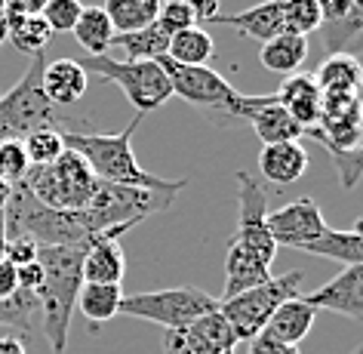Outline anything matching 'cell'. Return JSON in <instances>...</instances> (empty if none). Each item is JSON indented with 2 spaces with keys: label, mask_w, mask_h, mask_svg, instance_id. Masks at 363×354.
<instances>
[{
  "label": "cell",
  "mask_w": 363,
  "mask_h": 354,
  "mask_svg": "<svg viewBox=\"0 0 363 354\" xmlns=\"http://www.w3.org/2000/svg\"><path fill=\"white\" fill-rule=\"evenodd\" d=\"M188 333H191V339L201 345L206 354H234V345H238V336L228 326V321L222 317V311L216 308V311L197 317L194 323L185 326Z\"/></svg>",
  "instance_id": "f1b7e54d"
},
{
  "label": "cell",
  "mask_w": 363,
  "mask_h": 354,
  "mask_svg": "<svg viewBox=\"0 0 363 354\" xmlns=\"http://www.w3.org/2000/svg\"><path fill=\"white\" fill-rule=\"evenodd\" d=\"M311 77L317 80L323 99L363 96V65L357 56H326Z\"/></svg>",
  "instance_id": "ffe728a7"
},
{
  "label": "cell",
  "mask_w": 363,
  "mask_h": 354,
  "mask_svg": "<svg viewBox=\"0 0 363 354\" xmlns=\"http://www.w3.org/2000/svg\"><path fill=\"white\" fill-rule=\"evenodd\" d=\"M314 317H317V308H311L302 296H298V299H289V302L280 305L277 311L271 314V321L265 323L262 333L271 336V339H277V342H284V345H298L308 333H311Z\"/></svg>",
  "instance_id": "44dd1931"
},
{
  "label": "cell",
  "mask_w": 363,
  "mask_h": 354,
  "mask_svg": "<svg viewBox=\"0 0 363 354\" xmlns=\"http://www.w3.org/2000/svg\"><path fill=\"white\" fill-rule=\"evenodd\" d=\"M330 225L323 222V213L311 197H298V201H289L286 206L268 213V231L274 238L277 250H305L308 243L320 240Z\"/></svg>",
  "instance_id": "7c38bea8"
},
{
  "label": "cell",
  "mask_w": 363,
  "mask_h": 354,
  "mask_svg": "<svg viewBox=\"0 0 363 354\" xmlns=\"http://www.w3.org/2000/svg\"><path fill=\"white\" fill-rule=\"evenodd\" d=\"M102 10L108 13L117 34H130L157 22L160 0H105Z\"/></svg>",
  "instance_id": "83f0119b"
},
{
  "label": "cell",
  "mask_w": 363,
  "mask_h": 354,
  "mask_svg": "<svg viewBox=\"0 0 363 354\" xmlns=\"http://www.w3.org/2000/svg\"><path fill=\"white\" fill-rule=\"evenodd\" d=\"M335 172H339V182L342 188H354L363 179V135H360V145L351 151H342V154H330Z\"/></svg>",
  "instance_id": "74e56055"
},
{
  "label": "cell",
  "mask_w": 363,
  "mask_h": 354,
  "mask_svg": "<svg viewBox=\"0 0 363 354\" xmlns=\"http://www.w3.org/2000/svg\"><path fill=\"white\" fill-rule=\"evenodd\" d=\"M38 262L43 268V284L38 287V302L52 354H65L71 317L77 308V293L84 287V250L77 247H40Z\"/></svg>",
  "instance_id": "3957f363"
},
{
  "label": "cell",
  "mask_w": 363,
  "mask_h": 354,
  "mask_svg": "<svg viewBox=\"0 0 363 354\" xmlns=\"http://www.w3.org/2000/svg\"><path fill=\"white\" fill-rule=\"evenodd\" d=\"M280 10H284V31L308 38V34L320 31L323 13L317 0H280Z\"/></svg>",
  "instance_id": "d6a6232c"
},
{
  "label": "cell",
  "mask_w": 363,
  "mask_h": 354,
  "mask_svg": "<svg viewBox=\"0 0 363 354\" xmlns=\"http://www.w3.org/2000/svg\"><path fill=\"white\" fill-rule=\"evenodd\" d=\"M43 65L47 56H31L28 71L10 93L0 96V142H22L40 130H62V114L43 93Z\"/></svg>",
  "instance_id": "5b68a950"
},
{
  "label": "cell",
  "mask_w": 363,
  "mask_h": 354,
  "mask_svg": "<svg viewBox=\"0 0 363 354\" xmlns=\"http://www.w3.org/2000/svg\"><path fill=\"white\" fill-rule=\"evenodd\" d=\"M274 99L284 111L293 114V121L302 126V130H311V126L320 123L323 93L311 74H289L284 84H280Z\"/></svg>",
  "instance_id": "9a60e30c"
},
{
  "label": "cell",
  "mask_w": 363,
  "mask_h": 354,
  "mask_svg": "<svg viewBox=\"0 0 363 354\" xmlns=\"http://www.w3.org/2000/svg\"><path fill=\"white\" fill-rule=\"evenodd\" d=\"M31 163H28V154H25L22 142H0V179L10 185H19L25 176H28Z\"/></svg>",
  "instance_id": "e575fe53"
},
{
  "label": "cell",
  "mask_w": 363,
  "mask_h": 354,
  "mask_svg": "<svg viewBox=\"0 0 363 354\" xmlns=\"http://www.w3.org/2000/svg\"><path fill=\"white\" fill-rule=\"evenodd\" d=\"M121 299H123L121 284H84L77 293V311L93 326H99V323L117 317Z\"/></svg>",
  "instance_id": "4316f807"
},
{
  "label": "cell",
  "mask_w": 363,
  "mask_h": 354,
  "mask_svg": "<svg viewBox=\"0 0 363 354\" xmlns=\"http://www.w3.org/2000/svg\"><path fill=\"white\" fill-rule=\"evenodd\" d=\"M123 231H105L84 250V284H121L126 275Z\"/></svg>",
  "instance_id": "5bb4252c"
},
{
  "label": "cell",
  "mask_w": 363,
  "mask_h": 354,
  "mask_svg": "<svg viewBox=\"0 0 363 354\" xmlns=\"http://www.w3.org/2000/svg\"><path fill=\"white\" fill-rule=\"evenodd\" d=\"M0 354H28L19 336H0Z\"/></svg>",
  "instance_id": "f6af8a7d"
},
{
  "label": "cell",
  "mask_w": 363,
  "mask_h": 354,
  "mask_svg": "<svg viewBox=\"0 0 363 354\" xmlns=\"http://www.w3.org/2000/svg\"><path fill=\"white\" fill-rule=\"evenodd\" d=\"M10 194H13V185L0 179V210H4V206H6V201H10Z\"/></svg>",
  "instance_id": "7dc6e473"
},
{
  "label": "cell",
  "mask_w": 363,
  "mask_h": 354,
  "mask_svg": "<svg viewBox=\"0 0 363 354\" xmlns=\"http://www.w3.org/2000/svg\"><path fill=\"white\" fill-rule=\"evenodd\" d=\"M157 25L169 34H179L185 28H194V10L188 6V0H160V13H157Z\"/></svg>",
  "instance_id": "8d00e7d4"
},
{
  "label": "cell",
  "mask_w": 363,
  "mask_h": 354,
  "mask_svg": "<svg viewBox=\"0 0 363 354\" xmlns=\"http://www.w3.org/2000/svg\"><path fill=\"white\" fill-rule=\"evenodd\" d=\"M219 308V299L197 287H169L151 289V293H133L121 299V311L126 317H142V321L160 323L163 330H185L197 317L210 314Z\"/></svg>",
  "instance_id": "30bf717a"
},
{
  "label": "cell",
  "mask_w": 363,
  "mask_h": 354,
  "mask_svg": "<svg viewBox=\"0 0 363 354\" xmlns=\"http://www.w3.org/2000/svg\"><path fill=\"white\" fill-rule=\"evenodd\" d=\"M354 6H357V10L363 13V0H354Z\"/></svg>",
  "instance_id": "681fc988"
},
{
  "label": "cell",
  "mask_w": 363,
  "mask_h": 354,
  "mask_svg": "<svg viewBox=\"0 0 363 354\" xmlns=\"http://www.w3.org/2000/svg\"><path fill=\"white\" fill-rule=\"evenodd\" d=\"M22 185L40 204L52 206V210L80 213L93 197L99 179L93 176V170L86 167V160L77 151L65 148L59 160L47 163V167H31L28 176L22 179Z\"/></svg>",
  "instance_id": "52a82bcc"
},
{
  "label": "cell",
  "mask_w": 363,
  "mask_h": 354,
  "mask_svg": "<svg viewBox=\"0 0 363 354\" xmlns=\"http://www.w3.org/2000/svg\"><path fill=\"white\" fill-rule=\"evenodd\" d=\"M308 170V151L302 142H280V145H262L259 151V172L262 179L277 188H286L298 182Z\"/></svg>",
  "instance_id": "2e32d148"
},
{
  "label": "cell",
  "mask_w": 363,
  "mask_h": 354,
  "mask_svg": "<svg viewBox=\"0 0 363 354\" xmlns=\"http://www.w3.org/2000/svg\"><path fill=\"white\" fill-rule=\"evenodd\" d=\"M259 59H262V65L268 71H274V74H298V68H302L308 59V38L280 31L277 38L262 43Z\"/></svg>",
  "instance_id": "7402d4cb"
},
{
  "label": "cell",
  "mask_w": 363,
  "mask_h": 354,
  "mask_svg": "<svg viewBox=\"0 0 363 354\" xmlns=\"http://www.w3.org/2000/svg\"><path fill=\"white\" fill-rule=\"evenodd\" d=\"M354 354H363V345H360V348H357V351H354Z\"/></svg>",
  "instance_id": "f907efd6"
},
{
  "label": "cell",
  "mask_w": 363,
  "mask_h": 354,
  "mask_svg": "<svg viewBox=\"0 0 363 354\" xmlns=\"http://www.w3.org/2000/svg\"><path fill=\"white\" fill-rule=\"evenodd\" d=\"M6 238H31L38 247H77L86 250L93 234L80 213H62L40 204L22 182L13 185V194L4 206Z\"/></svg>",
  "instance_id": "277c9868"
},
{
  "label": "cell",
  "mask_w": 363,
  "mask_h": 354,
  "mask_svg": "<svg viewBox=\"0 0 363 354\" xmlns=\"http://www.w3.org/2000/svg\"><path fill=\"white\" fill-rule=\"evenodd\" d=\"M216 56V43H213V34L194 25V28H185L179 34L169 38V50H167V59L176 62V65H188V68H201L206 65Z\"/></svg>",
  "instance_id": "484cf974"
},
{
  "label": "cell",
  "mask_w": 363,
  "mask_h": 354,
  "mask_svg": "<svg viewBox=\"0 0 363 354\" xmlns=\"http://www.w3.org/2000/svg\"><path fill=\"white\" fill-rule=\"evenodd\" d=\"M271 277H274L271 275V265H265L256 253H250L238 240L228 243V256H225V296L222 299L247 293V289L265 284Z\"/></svg>",
  "instance_id": "d6986e66"
},
{
  "label": "cell",
  "mask_w": 363,
  "mask_h": 354,
  "mask_svg": "<svg viewBox=\"0 0 363 354\" xmlns=\"http://www.w3.org/2000/svg\"><path fill=\"white\" fill-rule=\"evenodd\" d=\"M238 243H243L250 253L271 265L277 256V243L268 231V197H265V188H262L250 172L238 170Z\"/></svg>",
  "instance_id": "8fae6325"
},
{
  "label": "cell",
  "mask_w": 363,
  "mask_h": 354,
  "mask_svg": "<svg viewBox=\"0 0 363 354\" xmlns=\"http://www.w3.org/2000/svg\"><path fill=\"white\" fill-rule=\"evenodd\" d=\"M6 40H13V47L25 52V56H40V52L50 47L52 31H50V25L43 22V16H13Z\"/></svg>",
  "instance_id": "1f68e13d"
},
{
  "label": "cell",
  "mask_w": 363,
  "mask_h": 354,
  "mask_svg": "<svg viewBox=\"0 0 363 354\" xmlns=\"http://www.w3.org/2000/svg\"><path fill=\"white\" fill-rule=\"evenodd\" d=\"M16 284H19V289H31V293H38V287L43 284L40 262H28V265L16 268Z\"/></svg>",
  "instance_id": "b9f144b4"
},
{
  "label": "cell",
  "mask_w": 363,
  "mask_h": 354,
  "mask_svg": "<svg viewBox=\"0 0 363 354\" xmlns=\"http://www.w3.org/2000/svg\"><path fill=\"white\" fill-rule=\"evenodd\" d=\"M6 31H10V19H6L4 4H0V47H4V43H6Z\"/></svg>",
  "instance_id": "bcb514c9"
},
{
  "label": "cell",
  "mask_w": 363,
  "mask_h": 354,
  "mask_svg": "<svg viewBox=\"0 0 363 354\" xmlns=\"http://www.w3.org/2000/svg\"><path fill=\"white\" fill-rule=\"evenodd\" d=\"M22 148L28 154L31 167H47V163L59 160L65 151V130H40L22 139Z\"/></svg>",
  "instance_id": "836d02e7"
},
{
  "label": "cell",
  "mask_w": 363,
  "mask_h": 354,
  "mask_svg": "<svg viewBox=\"0 0 363 354\" xmlns=\"http://www.w3.org/2000/svg\"><path fill=\"white\" fill-rule=\"evenodd\" d=\"M160 68L167 71L172 96H182L188 105L201 108L213 123L219 126H231V123H252L262 108H268L271 102H277L274 93L265 96H243L238 93L219 71H213L210 65L201 68H188V65H176L167 56L157 59Z\"/></svg>",
  "instance_id": "7a4b0ae2"
},
{
  "label": "cell",
  "mask_w": 363,
  "mask_h": 354,
  "mask_svg": "<svg viewBox=\"0 0 363 354\" xmlns=\"http://www.w3.org/2000/svg\"><path fill=\"white\" fill-rule=\"evenodd\" d=\"M89 74L80 68L77 59H52L43 65V93L56 108L77 105L86 96Z\"/></svg>",
  "instance_id": "e0dca14e"
},
{
  "label": "cell",
  "mask_w": 363,
  "mask_h": 354,
  "mask_svg": "<svg viewBox=\"0 0 363 354\" xmlns=\"http://www.w3.org/2000/svg\"><path fill=\"white\" fill-rule=\"evenodd\" d=\"M114 47H121L126 52V59H133V62H157V59L167 56V50H169V34L154 22L148 28L117 34Z\"/></svg>",
  "instance_id": "f546056e"
},
{
  "label": "cell",
  "mask_w": 363,
  "mask_h": 354,
  "mask_svg": "<svg viewBox=\"0 0 363 354\" xmlns=\"http://www.w3.org/2000/svg\"><path fill=\"white\" fill-rule=\"evenodd\" d=\"M0 4H4L6 19H13V16H40L50 0H0Z\"/></svg>",
  "instance_id": "60d3db41"
},
{
  "label": "cell",
  "mask_w": 363,
  "mask_h": 354,
  "mask_svg": "<svg viewBox=\"0 0 363 354\" xmlns=\"http://www.w3.org/2000/svg\"><path fill=\"white\" fill-rule=\"evenodd\" d=\"M80 13H84L80 0H50L40 16H43V22L50 25L52 34H65V31H74Z\"/></svg>",
  "instance_id": "d590c367"
},
{
  "label": "cell",
  "mask_w": 363,
  "mask_h": 354,
  "mask_svg": "<svg viewBox=\"0 0 363 354\" xmlns=\"http://www.w3.org/2000/svg\"><path fill=\"white\" fill-rule=\"evenodd\" d=\"M188 6L194 10L197 25L201 22H213L219 16V0H188Z\"/></svg>",
  "instance_id": "7bdbcfd3"
},
{
  "label": "cell",
  "mask_w": 363,
  "mask_h": 354,
  "mask_svg": "<svg viewBox=\"0 0 363 354\" xmlns=\"http://www.w3.org/2000/svg\"><path fill=\"white\" fill-rule=\"evenodd\" d=\"M250 354H302V351H298V345H284L265 333H259L256 339H250Z\"/></svg>",
  "instance_id": "ab89813d"
},
{
  "label": "cell",
  "mask_w": 363,
  "mask_h": 354,
  "mask_svg": "<svg viewBox=\"0 0 363 354\" xmlns=\"http://www.w3.org/2000/svg\"><path fill=\"white\" fill-rule=\"evenodd\" d=\"M16 289H19V284H16V268L4 259V262H0V299L13 296Z\"/></svg>",
  "instance_id": "ee69618b"
},
{
  "label": "cell",
  "mask_w": 363,
  "mask_h": 354,
  "mask_svg": "<svg viewBox=\"0 0 363 354\" xmlns=\"http://www.w3.org/2000/svg\"><path fill=\"white\" fill-rule=\"evenodd\" d=\"M210 25H225V28L240 31L243 38L265 43L284 31V10H280V0H265V4H256L243 13H231V16L219 13Z\"/></svg>",
  "instance_id": "ac0fdd59"
},
{
  "label": "cell",
  "mask_w": 363,
  "mask_h": 354,
  "mask_svg": "<svg viewBox=\"0 0 363 354\" xmlns=\"http://www.w3.org/2000/svg\"><path fill=\"white\" fill-rule=\"evenodd\" d=\"M305 302L317 311H333L363 323V265H345L330 284L308 293Z\"/></svg>",
  "instance_id": "4fadbf2b"
},
{
  "label": "cell",
  "mask_w": 363,
  "mask_h": 354,
  "mask_svg": "<svg viewBox=\"0 0 363 354\" xmlns=\"http://www.w3.org/2000/svg\"><path fill=\"white\" fill-rule=\"evenodd\" d=\"M0 238H6V219H4V210H0Z\"/></svg>",
  "instance_id": "c3c4849f"
},
{
  "label": "cell",
  "mask_w": 363,
  "mask_h": 354,
  "mask_svg": "<svg viewBox=\"0 0 363 354\" xmlns=\"http://www.w3.org/2000/svg\"><path fill=\"white\" fill-rule=\"evenodd\" d=\"M302 253L323 256V259H335V262H345V265H363V219L354 225L351 231L326 228L323 238L308 243Z\"/></svg>",
  "instance_id": "603a6c76"
},
{
  "label": "cell",
  "mask_w": 363,
  "mask_h": 354,
  "mask_svg": "<svg viewBox=\"0 0 363 354\" xmlns=\"http://www.w3.org/2000/svg\"><path fill=\"white\" fill-rule=\"evenodd\" d=\"M302 284H305L302 271H286V275L271 277L265 284L247 289V293L219 299V311L225 321H228L234 336H238V342L240 339L250 342L265 330V323L271 321V314H274L280 305L302 296Z\"/></svg>",
  "instance_id": "9c48e42d"
},
{
  "label": "cell",
  "mask_w": 363,
  "mask_h": 354,
  "mask_svg": "<svg viewBox=\"0 0 363 354\" xmlns=\"http://www.w3.org/2000/svg\"><path fill=\"white\" fill-rule=\"evenodd\" d=\"M320 40L330 56H357V52H363V13L354 6L345 19L323 22Z\"/></svg>",
  "instance_id": "d4e9b609"
},
{
  "label": "cell",
  "mask_w": 363,
  "mask_h": 354,
  "mask_svg": "<svg viewBox=\"0 0 363 354\" xmlns=\"http://www.w3.org/2000/svg\"><path fill=\"white\" fill-rule=\"evenodd\" d=\"M142 123V114H135L121 133H65V148L77 151L93 170L99 182L148 188V192H172L179 194L188 182L185 179H160L142 170V163L133 154V135Z\"/></svg>",
  "instance_id": "6da1fadb"
},
{
  "label": "cell",
  "mask_w": 363,
  "mask_h": 354,
  "mask_svg": "<svg viewBox=\"0 0 363 354\" xmlns=\"http://www.w3.org/2000/svg\"><path fill=\"white\" fill-rule=\"evenodd\" d=\"M71 34L86 50V56H108V50L114 47V38H117L114 25L102 6H84V13H80Z\"/></svg>",
  "instance_id": "cb8c5ba5"
},
{
  "label": "cell",
  "mask_w": 363,
  "mask_h": 354,
  "mask_svg": "<svg viewBox=\"0 0 363 354\" xmlns=\"http://www.w3.org/2000/svg\"><path fill=\"white\" fill-rule=\"evenodd\" d=\"M172 201H176L172 192H148V188L99 182L89 204L80 210V216H84L86 231L96 240L105 231H130L145 216L167 210Z\"/></svg>",
  "instance_id": "8992f818"
},
{
  "label": "cell",
  "mask_w": 363,
  "mask_h": 354,
  "mask_svg": "<svg viewBox=\"0 0 363 354\" xmlns=\"http://www.w3.org/2000/svg\"><path fill=\"white\" fill-rule=\"evenodd\" d=\"M38 243L31 238H6V262L13 268H22L28 262H38Z\"/></svg>",
  "instance_id": "f35d334b"
},
{
  "label": "cell",
  "mask_w": 363,
  "mask_h": 354,
  "mask_svg": "<svg viewBox=\"0 0 363 354\" xmlns=\"http://www.w3.org/2000/svg\"><path fill=\"white\" fill-rule=\"evenodd\" d=\"M77 62L86 74H96L102 80H111L114 87H121L126 102L142 117L157 111V108H163L172 99L169 77L160 68V62H133V59L117 62L111 56H86Z\"/></svg>",
  "instance_id": "ba28073f"
},
{
  "label": "cell",
  "mask_w": 363,
  "mask_h": 354,
  "mask_svg": "<svg viewBox=\"0 0 363 354\" xmlns=\"http://www.w3.org/2000/svg\"><path fill=\"white\" fill-rule=\"evenodd\" d=\"M252 130H256L262 145H280V142H298L305 135V130L293 121V114L284 111L277 102H271L268 108L252 117Z\"/></svg>",
  "instance_id": "4dcf8cb0"
}]
</instances>
